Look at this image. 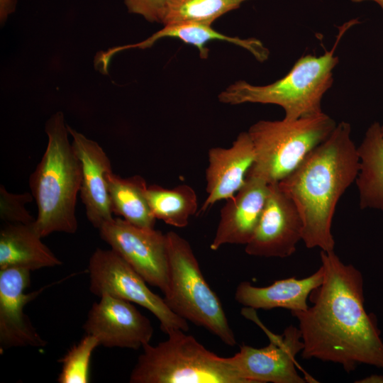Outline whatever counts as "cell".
Here are the masks:
<instances>
[{
  "mask_svg": "<svg viewBox=\"0 0 383 383\" xmlns=\"http://www.w3.org/2000/svg\"><path fill=\"white\" fill-rule=\"evenodd\" d=\"M254 160V147L248 131L240 133L228 148H211L206 170L207 196L200 212L233 197L244 185Z\"/></svg>",
  "mask_w": 383,
  "mask_h": 383,
  "instance_id": "16",
  "label": "cell"
},
{
  "mask_svg": "<svg viewBox=\"0 0 383 383\" xmlns=\"http://www.w3.org/2000/svg\"><path fill=\"white\" fill-rule=\"evenodd\" d=\"M100 237L145 281L165 294L168 289L169 261L166 234L113 218L99 229Z\"/></svg>",
  "mask_w": 383,
  "mask_h": 383,
  "instance_id": "9",
  "label": "cell"
},
{
  "mask_svg": "<svg viewBox=\"0 0 383 383\" xmlns=\"http://www.w3.org/2000/svg\"><path fill=\"white\" fill-rule=\"evenodd\" d=\"M323 280V271L320 267L307 277L279 279L264 287L243 282L235 289V299L243 306L252 309L283 308L292 312L304 311L309 307L307 301L311 293Z\"/></svg>",
  "mask_w": 383,
  "mask_h": 383,
  "instance_id": "17",
  "label": "cell"
},
{
  "mask_svg": "<svg viewBox=\"0 0 383 383\" xmlns=\"http://www.w3.org/2000/svg\"><path fill=\"white\" fill-rule=\"evenodd\" d=\"M323 112L293 121H259L248 133L255 160L246 177L260 178L268 184L278 183L291 174L336 126Z\"/></svg>",
  "mask_w": 383,
  "mask_h": 383,
  "instance_id": "6",
  "label": "cell"
},
{
  "mask_svg": "<svg viewBox=\"0 0 383 383\" xmlns=\"http://www.w3.org/2000/svg\"><path fill=\"white\" fill-rule=\"evenodd\" d=\"M72 147L80 160L82 181L80 197L89 221L96 228L113 218L106 176L112 172L111 161L94 140L67 126Z\"/></svg>",
  "mask_w": 383,
  "mask_h": 383,
  "instance_id": "14",
  "label": "cell"
},
{
  "mask_svg": "<svg viewBox=\"0 0 383 383\" xmlns=\"http://www.w3.org/2000/svg\"><path fill=\"white\" fill-rule=\"evenodd\" d=\"M30 272L19 267L0 270L1 350L19 347L42 348L47 344L23 311L24 306L43 290L26 293L30 284Z\"/></svg>",
  "mask_w": 383,
  "mask_h": 383,
  "instance_id": "13",
  "label": "cell"
},
{
  "mask_svg": "<svg viewBox=\"0 0 383 383\" xmlns=\"http://www.w3.org/2000/svg\"><path fill=\"white\" fill-rule=\"evenodd\" d=\"M100 345L97 338L86 334L59 360L62 364L57 377L59 383H87L89 382V365L91 355Z\"/></svg>",
  "mask_w": 383,
  "mask_h": 383,
  "instance_id": "24",
  "label": "cell"
},
{
  "mask_svg": "<svg viewBox=\"0 0 383 383\" xmlns=\"http://www.w3.org/2000/svg\"><path fill=\"white\" fill-rule=\"evenodd\" d=\"M31 193L13 194L4 185L0 187V218L5 223L31 224L35 221L26 209V205L32 201Z\"/></svg>",
  "mask_w": 383,
  "mask_h": 383,
  "instance_id": "25",
  "label": "cell"
},
{
  "mask_svg": "<svg viewBox=\"0 0 383 383\" xmlns=\"http://www.w3.org/2000/svg\"><path fill=\"white\" fill-rule=\"evenodd\" d=\"M106 181L113 213L134 226L154 228L156 218L145 196V180L140 175L123 178L111 172Z\"/></svg>",
  "mask_w": 383,
  "mask_h": 383,
  "instance_id": "21",
  "label": "cell"
},
{
  "mask_svg": "<svg viewBox=\"0 0 383 383\" xmlns=\"http://www.w3.org/2000/svg\"><path fill=\"white\" fill-rule=\"evenodd\" d=\"M382 136H383V126H382Z\"/></svg>",
  "mask_w": 383,
  "mask_h": 383,
  "instance_id": "30",
  "label": "cell"
},
{
  "mask_svg": "<svg viewBox=\"0 0 383 383\" xmlns=\"http://www.w3.org/2000/svg\"><path fill=\"white\" fill-rule=\"evenodd\" d=\"M359 169L350 124L342 121L291 174L277 183L301 217L302 240L307 248L334 250L331 225L335 207L355 181Z\"/></svg>",
  "mask_w": 383,
  "mask_h": 383,
  "instance_id": "2",
  "label": "cell"
},
{
  "mask_svg": "<svg viewBox=\"0 0 383 383\" xmlns=\"http://www.w3.org/2000/svg\"><path fill=\"white\" fill-rule=\"evenodd\" d=\"M145 196L154 217L177 228L186 227L189 218L197 212V196L187 184L172 189L148 185Z\"/></svg>",
  "mask_w": 383,
  "mask_h": 383,
  "instance_id": "22",
  "label": "cell"
},
{
  "mask_svg": "<svg viewBox=\"0 0 383 383\" xmlns=\"http://www.w3.org/2000/svg\"><path fill=\"white\" fill-rule=\"evenodd\" d=\"M163 38H177L183 43L196 47L201 59L209 57V50L206 44L212 40H223L240 46L249 51L258 61H265L270 52L257 38L242 39L223 35L213 29L211 26L197 23H182L166 25L146 40L128 45L129 49H145L151 47L157 40Z\"/></svg>",
  "mask_w": 383,
  "mask_h": 383,
  "instance_id": "20",
  "label": "cell"
},
{
  "mask_svg": "<svg viewBox=\"0 0 383 383\" xmlns=\"http://www.w3.org/2000/svg\"><path fill=\"white\" fill-rule=\"evenodd\" d=\"M303 222L293 201L279 187L270 184L265 205L245 252L252 256L287 257L302 240Z\"/></svg>",
  "mask_w": 383,
  "mask_h": 383,
  "instance_id": "11",
  "label": "cell"
},
{
  "mask_svg": "<svg viewBox=\"0 0 383 383\" xmlns=\"http://www.w3.org/2000/svg\"><path fill=\"white\" fill-rule=\"evenodd\" d=\"M358 383H383V376L379 374H372L366 377L360 381H356Z\"/></svg>",
  "mask_w": 383,
  "mask_h": 383,
  "instance_id": "28",
  "label": "cell"
},
{
  "mask_svg": "<svg viewBox=\"0 0 383 383\" xmlns=\"http://www.w3.org/2000/svg\"><path fill=\"white\" fill-rule=\"evenodd\" d=\"M357 21L339 28L334 45L320 56L307 55L299 58L282 78L267 85L257 86L237 81L218 94L219 101L238 105L245 103L281 106L287 120L313 116L323 112L321 100L333 82V70L339 62L335 55L344 33Z\"/></svg>",
  "mask_w": 383,
  "mask_h": 383,
  "instance_id": "4",
  "label": "cell"
},
{
  "mask_svg": "<svg viewBox=\"0 0 383 383\" xmlns=\"http://www.w3.org/2000/svg\"><path fill=\"white\" fill-rule=\"evenodd\" d=\"M248 0H167L164 26L197 23L211 26L219 17Z\"/></svg>",
  "mask_w": 383,
  "mask_h": 383,
  "instance_id": "23",
  "label": "cell"
},
{
  "mask_svg": "<svg viewBox=\"0 0 383 383\" xmlns=\"http://www.w3.org/2000/svg\"><path fill=\"white\" fill-rule=\"evenodd\" d=\"M45 133L46 149L29 177L38 209L33 226L42 238L55 232H77L75 209L82 181L81 162L69 141L62 112L48 119Z\"/></svg>",
  "mask_w": 383,
  "mask_h": 383,
  "instance_id": "3",
  "label": "cell"
},
{
  "mask_svg": "<svg viewBox=\"0 0 383 383\" xmlns=\"http://www.w3.org/2000/svg\"><path fill=\"white\" fill-rule=\"evenodd\" d=\"M83 328L106 348L138 350L150 343L153 335L150 321L131 302L109 295L92 304Z\"/></svg>",
  "mask_w": 383,
  "mask_h": 383,
  "instance_id": "12",
  "label": "cell"
},
{
  "mask_svg": "<svg viewBox=\"0 0 383 383\" xmlns=\"http://www.w3.org/2000/svg\"><path fill=\"white\" fill-rule=\"evenodd\" d=\"M357 149L360 169L355 182L360 209H374L383 213V136L379 123L369 126Z\"/></svg>",
  "mask_w": 383,
  "mask_h": 383,
  "instance_id": "19",
  "label": "cell"
},
{
  "mask_svg": "<svg viewBox=\"0 0 383 383\" xmlns=\"http://www.w3.org/2000/svg\"><path fill=\"white\" fill-rule=\"evenodd\" d=\"M182 330L143 347L131 383H243L228 357L218 356Z\"/></svg>",
  "mask_w": 383,
  "mask_h": 383,
  "instance_id": "5",
  "label": "cell"
},
{
  "mask_svg": "<svg viewBox=\"0 0 383 383\" xmlns=\"http://www.w3.org/2000/svg\"><path fill=\"white\" fill-rule=\"evenodd\" d=\"M165 234L169 283L164 299L167 305L180 317L235 346L237 341L223 306L206 281L190 244L174 231Z\"/></svg>",
  "mask_w": 383,
  "mask_h": 383,
  "instance_id": "7",
  "label": "cell"
},
{
  "mask_svg": "<svg viewBox=\"0 0 383 383\" xmlns=\"http://www.w3.org/2000/svg\"><path fill=\"white\" fill-rule=\"evenodd\" d=\"M42 238L33 223H5L0 231V270L19 267L32 272L61 265Z\"/></svg>",
  "mask_w": 383,
  "mask_h": 383,
  "instance_id": "18",
  "label": "cell"
},
{
  "mask_svg": "<svg viewBox=\"0 0 383 383\" xmlns=\"http://www.w3.org/2000/svg\"><path fill=\"white\" fill-rule=\"evenodd\" d=\"M270 343L256 348L243 345L229 361L243 383H304L297 370L296 356L303 343L298 328L289 326L282 335L265 330Z\"/></svg>",
  "mask_w": 383,
  "mask_h": 383,
  "instance_id": "10",
  "label": "cell"
},
{
  "mask_svg": "<svg viewBox=\"0 0 383 383\" xmlns=\"http://www.w3.org/2000/svg\"><path fill=\"white\" fill-rule=\"evenodd\" d=\"M129 13L143 16L149 22L162 23L167 0H123Z\"/></svg>",
  "mask_w": 383,
  "mask_h": 383,
  "instance_id": "26",
  "label": "cell"
},
{
  "mask_svg": "<svg viewBox=\"0 0 383 383\" xmlns=\"http://www.w3.org/2000/svg\"><path fill=\"white\" fill-rule=\"evenodd\" d=\"M270 184L264 180L246 177L241 189L227 199L210 245L217 250L226 244L246 245L252 237L262 216Z\"/></svg>",
  "mask_w": 383,
  "mask_h": 383,
  "instance_id": "15",
  "label": "cell"
},
{
  "mask_svg": "<svg viewBox=\"0 0 383 383\" xmlns=\"http://www.w3.org/2000/svg\"><path fill=\"white\" fill-rule=\"evenodd\" d=\"M350 1L354 3H360V2L367 1H374L377 3L383 11V0H350Z\"/></svg>",
  "mask_w": 383,
  "mask_h": 383,
  "instance_id": "29",
  "label": "cell"
},
{
  "mask_svg": "<svg viewBox=\"0 0 383 383\" xmlns=\"http://www.w3.org/2000/svg\"><path fill=\"white\" fill-rule=\"evenodd\" d=\"M17 0H0V21L4 24L16 7Z\"/></svg>",
  "mask_w": 383,
  "mask_h": 383,
  "instance_id": "27",
  "label": "cell"
},
{
  "mask_svg": "<svg viewBox=\"0 0 383 383\" xmlns=\"http://www.w3.org/2000/svg\"><path fill=\"white\" fill-rule=\"evenodd\" d=\"M89 290L98 296L109 295L135 303L150 311L165 333L187 331V321L175 313L164 298L154 293L146 281L112 249L97 248L88 264Z\"/></svg>",
  "mask_w": 383,
  "mask_h": 383,
  "instance_id": "8",
  "label": "cell"
},
{
  "mask_svg": "<svg viewBox=\"0 0 383 383\" xmlns=\"http://www.w3.org/2000/svg\"><path fill=\"white\" fill-rule=\"evenodd\" d=\"M321 284L310 294L306 310L292 312L299 322L304 359L337 363L346 372L366 364L383 369V341L364 302L363 277L333 251L320 253Z\"/></svg>",
  "mask_w": 383,
  "mask_h": 383,
  "instance_id": "1",
  "label": "cell"
}]
</instances>
